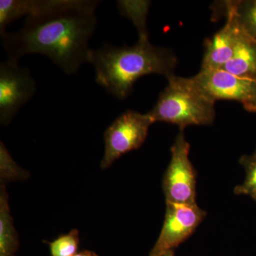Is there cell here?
<instances>
[{"mask_svg": "<svg viewBox=\"0 0 256 256\" xmlns=\"http://www.w3.org/2000/svg\"><path fill=\"white\" fill-rule=\"evenodd\" d=\"M100 4L94 0H46L26 18L18 31L1 35L8 60L18 62L28 54L46 56L72 75L88 63Z\"/></svg>", "mask_w": 256, "mask_h": 256, "instance_id": "6da1fadb", "label": "cell"}, {"mask_svg": "<svg viewBox=\"0 0 256 256\" xmlns=\"http://www.w3.org/2000/svg\"><path fill=\"white\" fill-rule=\"evenodd\" d=\"M222 4L225 16L233 18L246 34L256 41V0L226 1Z\"/></svg>", "mask_w": 256, "mask_h": 256, "instance_id": "7c38bea8", "label": "cell"}, {"mask_svg": "<svg viewBox=\"0 0 256 256\" xmlns=\"http://www.w3.org/2000/svg\"><path fill=\"white\" fill-rule=\"evenodd\" d=\"M0 174L1 183L26 180L30 175L15 162L2 141L0 142Z\"/></svg>", "mask_w": 256, "mask_h": 256, "instance_id": "5bb4252c", "label": "cell"}, {"mask_svg": "<svg viewBox=\"0 0 256 256\" xmlns=\"http://www.w3.org/2000/svg\"><path fill=\"white\" fill-rule=\"evenodd\" d=\"M37 90L36 82L26 67L6 60L0 64V124L8 126Z\"/></svg>", "mask_w": 256, "mask_h": 256, "instance_id": "8992f818", "label": "cell"}, {"mask_svg": "<svg viewBox=\"0 0 256 256\" xmlns=\"http://www.w3.org/2000/svg\"><path fill=\"white\" fill-rule=\"evenodd\" d=\"M190 144L180 130L162 181L166 203L196 204V172L188 158Z\"/></svg>", "mask_w": 256, "mask_h": 256, "instance_id": "5b68a950", "label": "cell"}, {"mask_svg": "<svg viewBox=\"0 0 256 256\" xmlns=\"http://www.w3.org/2000/svg\"><path fill=\"white\" fill-rule=\"evenodd\" d=\"M240 32V28L233 18L226 16V24L224 28L205 42L202 70L223 68L233 57Z\"/></svg>", "mask_w": 256, "mask_h": 256, "instance_id": "9c48e42d", "label": "cell"}, {"mask_svg": "<svg viewBox=\"0 0 256 256\" xmlns=\"http://www.w3.org/2000/svg\"><path fill=\"white\" fill-rule=\"evenodd\" d=\"M74 256H99L95 252L92 250H84L80 252H77Z\"/></svg>", "mask_w": 256, "mask_h": 256, "instance_id": "e0dca14e", "label": "cell"}, {"mask_svg": "<svg viewBox=\"0 0 256 256\" xmlns=\"http://www.w3.org/2000/svg\"><path fill=\"white\" fill-rule=\"evenodd\" d=\"M46 0H1L0 1V35L18 18L33 14L43 8Z\"/></svg>", "mask_w": 256, "mask_h": 256, "instance_id": "4fadbf2b", "label": "cell"}, {"mask_svg": "<svg viewBox=\"0 0 256 256\" xmlns=\"http://www.w3.org/2000/svg\"><path fill=\"white\" fill-rule=\"evenodd\" d=\"M78 245L79 232L74 229L50 242V256H74L78 252Z\"/></svg>", "mask_w": 256, "mask_h": 256, "instance_id": "2e32d148", "label": "cell"}, {"mask_svg": "<svg viewBox=\"0 0 256 256\" xmlns=\"http://www.w3.org/2000/svg\"><path fill=\"white\" fill-rule=\"evenodd\" d=\"M240 30L233 57L222 69L238 76L256 80V41Z\"/></svg>", "mask_w": 256, "mask_h": 256, "instance_id": "30bf717a", "label": "cell"}, {"mask_svg": "<svg viewBox=\"0 0 256 256\" xmlns=\"http://www.w3.org/2000/svg\"><path fill=\"white\" fill-rule=\"evenodd\" d=\"M148 112L154 122L176 124L180 130L188 126H208L215 118L214 100L204 94L191 78L174 76Z\"/></svg>", "mask_w": 256, "mask_h": 256, "instance_id": "3957f363", "label": "cell"}, {"mask_svg": "<svg viewBox=\"0 0 256 256\" xmlns=\"http://www.w3.org/2000/svg\"><path fill=\"white\" fill-rule=\"evenodd\" d=\"M153 124L149 114L134 110L126 111L114 120L104 133L105 152L101 160V169H108L121 156L139 149Z\"/></svg>", "mask_w": 256, "mask_h": 256, "instance_id": "277c9868", "label": "cell"}, {"mask_svg": "<svg viewBox=\"0 0 256 256\" xmlns=\"http://www.w3.org/2000/svg\"><path fill=\"white\" fill-rule=\"evenodd\" d=\"M176 62L171 50L154 46L148 37L139 38L132 46L104 44L92 48L88 60L95 70L96 82L119 100L126 98L144 76L160 74L168 80L174 76Z\"/></svg>", "mask_w": 256, "mask_h": 256, "instance_id": "7a4b0ae2", "label": "cell"}, {"mask_svg": "<svg viewBox=\"0 0 256 256\" xmlns=\"http://www.w3.org/2000/svg\"><path fill=\"white\" fill-rule=\"evenodd\" d=\"M206 216L196 204L166 203L162 229L150 256L174 250L194 234Z\"/></svg>", "mask_w": 256, "mask_h": 256, "instance_id": "ba28073f", "label": "cell"}, {"mask_svg": "<svg viewBox=\"0 0 256 256\" xmlns=\"http://www.w3.org/2000/svg\"><path fill=\"white\" fill-rule=\"evenodd\" d=\"M20 242L10 214L8 194L4 185L0 190V256H14Z\"/></svg>", "mask_w": 256, "mask_h": 256, "instance_id": "8fae6325", "label": "cell"}, {"mask_svg": "<svg viewBox=\"0 0 256 256\" xmlns=\"http://www.w3.org/2000/svg\"><path fill=\"white\" fill-rule=\"evenodd\" d=\"M212 100H234L248 112H256V80L238 76L223 69L200 70L192 77Z\"/></svg>", "mask_w": 256, "mask_h": 256, "instance_id": "52a82bcc", "label": "cell"}, {"mask_svg": "<svg viewBox=\"0 0 256 256\" xmlns=\"http://www.w3.org/2000/svg\"><path fill=\"white\" fill-rule=\"evenodd\" d=\"M239 162L245 168L246 178L242 184L236 186L234 193L248 195L256 202V148L252 156H242Z\"/></svg>", "mask_w": 256, "mask_h": 256, "instance_id": "9a60e30c", "label": "cell"}, {"mask_svg": "<svg viewBox=\"0 0 256 256\" xmlns=\"http://www.w3.org/2000/svg\"><path fill=\"white\" fill-rule=\"evenodd\" d=\"M162 256H175L174 250H169Z\"/></svg>", "mask_w": 256, "mask_h": 256, "instance_id": "ac0fdd59", "label": "cell"}]
</instances>
